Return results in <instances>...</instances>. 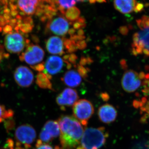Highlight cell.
I'll use <instances>...</instances> for the list:
<instances>
[{
  "instance_id": "cell-2",
  "label": "cell",
  "mask_w": 149,
  "mask_h": 149,
  "mask_svg": "<svg viewBox=\"0 0 149 149\" xmlns=\"http://www.w3.org/2000/svg\"><path fill=\"white\" fill-rule=\"evenodd\" d=\"M136 22L139 30L133 35L132 53L149 56V16L144 15Z\"/></svg>"
},
{
  "instance_id": "cell-34",
  "label": "cell",
  "mask_w": 149,
  "mask_h": 149,
  "mask_svg": "<svg viewBox=\"0 0 149 149\" xmlns=\"http://www.w3.org/2000/svg\"><path fill=\"white\" fill-rule=\"evenodd\" d=\"M119 32L123 35H125L128 33V29L125 27H120L119 29Z\"/></svg>"
},
{
  "instance_id": "cell-21",
  "label": "cell",
  "mask_w": 149,
  "mask_h": 149,
  "mask_svg": "<svg viewBox=\"0 0 149 149\" xmlns=\"http://www.w3.org/2000/svg\"><path fill=\"white\" fill-rule=\"evenodd\" d=\"M58 9L63 15L68 9L74 7L76 3V0H56Z\"/></svg>"
},
{
  "instance_id": "cell-26",
  "label": "cell",
  "mask_w": 149,
  "mask_h": 149,
  "mask_svg": "<svg viewBox=\"0 0 149 149\" xmlns=\"http://www.w3.org/2000/svg\"><path fill=\"white\" fill-rule=\"evenodd\" d=\"M77 59V56L75 54L73 53L65 55L63 56V61L67 64H73L74 65V66L75 65Z\"/></svg>"
},
{
  "instance_id": "cell-16",
  "label": "cell",
  "mask_w": 149,
  "mask_h": 149,
  "mask_svg": "<svg viewBox=\"0 0 149 149\" xmlns=\"http://www.w3.org/2000/svg\"><path fill=\"white\" fill-rule=\"evenodd\" d=\"M63 83L71 88L78 87L82 82V78L77 71L69 70L67 71L61 78Z\"/></svg>"
},
{
  "instance_id": "cell-35",
  "label": "cell",
  "mask_w": 149,
  "mask_h": 149,
  "mask_svg": "<svg viewBox=\"0 0 149 149\" xmlns=\"http://www.w3.org/2000/svg\"><path fill=\"white\" fill-rule=\"evenodd\" d=\"M13 149H27L25 148H23L21 145L19 144L18 143H16V145H15V147Z\"/></svg>"
},
{
  "instance_id": "cell-13",
  "label": "cell",
  "mask_w": 149,
  "mask_h": 149,
  "mask_svg": "<svg viewBox=\"0 0 149 149\" xmlns=\"http://www.w3.org/2000/svg\"><path fill=\"white\" fill-rule=\"evenodd\" d=\"M98 116L101 122L109 124L116 120L117 116V111L113 106L105 104L99 108Z\"/></svg>"
},
{
  "instance_id": "cell-24",
  "label": "cell",
  "mask_w": 149,
  "mask_h": 149,
  "mask_svg": "<svg viewBox=\"0 0 149 149\" xmlns=\"http://www.w3.org/2000/svg\"><path fill=\"white\" fill-rule=\"evenodd\" d=\"M134 106H139L141 107V110L144 112L146 113L147 115L149 118V98L148 99H145L142 100L140 103H134Z\"/></svg>"
},
{
  "instance_id": "cell-7",
  "label": "cell",
  "mask_w": 149,
  "mask_h": 149,
  "mask_svg": "<svg viewBox=\"0 0 149 149\" xmlns=\"http://www.w3.org/2000/svg\"><path fill=\"white\" fill-rule=\"evenodd\" d=\"M45 55V52L39 45L29 43L19 58L21 61L25 62L32 67L41 63Z\"/></svg>"
},
{
  "instance_id": "cell-11",
  "label": "cell",
  "mask_w": 149,
  "mask_h": 149,
  "mask_svg": "<svg viewBox=\"0 0 149 149\" xmlns=\"http://www.w3.org/2000/svg\"><path fill=\"white\" fill-rule=\"evenodd\" d=\"M78 98L77 91L71 88H67L57 96L56 101L61 109L64 111L67 107L73 105Z\"/></svg>"
},
{
  "instance_id": "cell-20",
  "label": "cell",
  "mask_w": 149,
  "mask_h": 149,
  "mask_svg": "<svg viewBox=\"0 0 149 149\" xmlns=\"http://www.w3.org/2000/svg\"><path fill=\"white\" fill-rule=\"evenodd\" d=\"M80 10L76 7H73L68 9L65 13V18L71 22H74L80 17Z\"/></svg>"
},
{
  "instance_id": "cell-23",
  "label": "cell",
  "mask_w": 149,
  "mask_h": 149,
  "mask_svg": "<svg viewBox=\"0 0 149 149\" xmlns=\"http://www.w3.org/2000/svg\"><path fill=\"white\" fill-rule=\"evenodd\" d=\"M63 40L64 48L68 53L72 54L78 50L75 42L70 39H67L65 37L63 38Z\"/></svg>"
},
{
  "instance_id": "cell-32",
  "label": "cell",
  "mask_w": 149,
  "mask_h": 149,
  "mask_svg": "<svg viewBox=\"0 0 149 149\" xmlns=\"http://www.w3.org/2000/svg\"><path fill=\"white\" fill-rule=\"evenodd\" d=\"M78 2H89L91 3H94L97 1L99 2H102L104 0H76Z\"/></svg>"
},
{
  "instance_id": "cell-18",
  "label": "cell",
  "mask_w": 149,
  "mask_h": 149,
  "mask_svg": "<svg viewBox=\"0 0 149 149\" xmlns=\"http://www.w3.org/2000/svg\"><path fill=\"white\" fill-rule=\"evenodd\" d=\"M37 2V0H19L18 5L25 13L31 14L35 11Z\"/></svg>"
},
{
  "instance_id": "cell-25",
  "label": "cell",
  "mask_w": 149,
  "mask_h": 149,
  "mask_svg": "<svg viewBox=\"0 0 149 149\" xmlns=\"http://www.w3.org/2000/svg\"><path fill=\"white\" fill-rule=\"evenodd\" d=\"M71 25L73 26V28L75 30L82 29L86 26V21L84 17H80L77 20L74 22H71Z\"/></svg>"
},
{
  "instance_id": "cell-8",
  "label": "cell",
  "mask_w": 149,
  "mask_h": 149,
  "mask_svg": "<svg viewBox=\"0 0 149 149\" xmlns=\"http://www.w3.org/2000/svg\"><path fill=\"white\" fill-rule=\"evenodd\" d=\"M17 143L23 146L24 148L29 149L36 138V132L31 125L24 124L19 126L15 131Z\"/></svg>"
},
{
  "instance_id": "cell-4",
  "label": "cell",
  "mask_w": 149,
  "mask_h": 149,
  "mask_svg": "<svg viewBox=\"0 0 149 149\" xmlns=\"http://www.w3.org/2000/svg\"><path fill=\"white\" fill-rule=\"evenodd\" d=\"M146 75L143 72L139 73L132 70H126L121 80L123 88L127 93L135 92L141 85H144Z\"/></svg>"
},
{
  "instance_id": "cell-22",
  "label": "cell",
  "mask_w": 149,
  "mask_h": 149,
  "mask_svg": "<svg viewBox=\"0 0 149 149\" xmlns=\"http://www.w3.org/2000/svg\"><path fill=\"white\" fill-rule=\"evenodd\" d=\"M14 112L12 110L7 109L3 105L0 104V123L13 117Z\"/></svg>"
},
{
  "instance_id": "cell-10",
  "label": "cell",
  "mask_w": 149,
  "mask_h": 149,
  "mask_svg": "<svg viewBox=\"0 0 149 149\" xmlns=\"http://www.w3.org/2000/svg\"><path fill=\"white\" fill-rule=\"evenodd\" d=\"M14 77L17 84L22 88L29 87L34 81V74L32 70L24 66H20L16 68Z\"/></svg>"
},
{
  "instance_id": "cell-37",
  "label": "cell",
  "mask_w": 149,
  "mask_h": 149,
  "mask_svg": "<svg viewBox=\"0 0 149 149\" xmlns=\"http://www.w3.org/2000/svg\"><path fill=\"white\" fill-rule=\"evenodd\" d=\"M54 149H62L61 148H60L58 146H56L55 148Z\"/></svg>"
},
{
  "instance_id": "cell-12",
  "label": "cell",
  "mask_w": 149,
  "mask_h": 149,
  "mask_svg": "<svg viewBox=\"0 0 149 149\" xmlns=\"http://www.w3.org/2000/svg\"><path fill=\"white\" fill-rule=\"evenodd\" d=\"M63 59L58 56H52L49 57L45 64L44 72L49 79L51 80L52 75L59 73L63 66Z\"/></svg>"
},
{
  "instance_id": "cell-27",
  "label": "cell",
  "mask_w": 149,
  "mask_h": 149,
  "mask_svg": "<svg viewBox=\"0 0 149 149\" xmlns=\"http://www.w3.org/2000/svg\"><path fill=\"white\" fill-rule=\"evenodd\" d=\"M40 141H42L43 143H50L54 139L49 133H47L45 130L43 129L40 132Z\"/></svg>"
},
{
  "instance_id": "cell-19",
  "label": "cell",
  "mask_w": 149,
  "mask_h": 149,
  "mask_svg": "<svg viewBox=\"0 0 149 149\" xmlns=\"http://www.w3.org/2000/svg\"><path fill=\"white\" fill-rule=\"evenodd\" d=\"M36 83L41 88L53 90L52 85L49 79L43 72H40L37 74Z\"/></svg>"
},
{
  "instance_id": "cell-17",
  "label": "cell",
  "mask_w": 149,
  "mask_h": 149,
  "mask_svg": "<svg viewBox=\"0 0 149 149\" xmlns=\"http://www.w3.org/2000/svg\"><path fill=\"white\" fill-rule=\"evenodd\" d=\"M43 129L45 130L53 139L60 135V130L58 123L56 120H48L45 123Z\"/></svg>"
},
{
  "instance_id": "cell-30",
  "label": "cell",
  "mask_w": 149,
  "mask_h": 149,
  "mask_svg": "<svg viewBox=\"0 0 149 149\" xmlns=\"http://www.w3.org/2000/svg\"><path fill=\"white\" fill-rule=\"evenodd\" d=\"M93 62V60L92 59L89 57H82L80 59V65H82V66H85L87 64H90Z\"/></svg>"
},
{
  "instance_id": "cell-31",
  "label": "cell",
  "mask_w": 149,
  "mask_h": 149,
  "mask_svg": "<svg viewBox=\"0 0 149 149\" xmlns=\"http://www.w3.org/2000/svg\"><path fill=\"white\" fill-rule=\"evenodd\" d=\"M75 42L78 49H84L87 47V43L85 40H79Z\"/></svg>"
},
{
  "instance_id": "cell-36",
  "label": "cell",
  "mask_w": 149,
  "mask_h": 149,
  "mask_svg": "<svg viewBox=\"0 0 149 149\" xmlns=\"http://www.w3.org/2000/svg\"><path fill=\"white\" fill-rule=\"evenodd\" d=\"M120 64L121 65V66L123 68H126V63H125V61L123 60L121 61L120 62Z\"/></svg>"
},
{
  "instance_id": "cell-33",
  "label": "cell",
  "mask_w": 149,
  "mask_h": 149,
  "mask_svg": "<svg viewBox=\"0 0 149 149\" xmlns=\"http://www.w3.org/2000/svg\"><path fill=\"white\" fill-rule=\"evenodd\" d=\"M101 97L102 99L105 101H107L108 100L109 98V95L107 93H102L101 94Z\"/></svg>"
},
{
  "instance_id": "cell-1",
  "label": "cell",
  "mask_w": 149,
  "mask_h": 149,
  "mask_svg": "<svg viewBox=\"0 0 149 149\" xmlns=\"http://www.w3.org/2000/svg\"><path fill=\"white\" fill-rule=\"evenodd\" d=\"M57 122L60 130V140L62 149L77 148L84 132L83 125L71 116H62Z\"/></svg>"
},
{
  "instance_id": "cell-28",
  "label": "cell",
  "mask_w": 149,
  "mask_h": 149,
  "mask_svg": "<svg viewBox=\"0 0 149 149\" xmlns=\"http://www.w3.org/2000/svg\"><path fill=\"white\" fill-rule=\"evenodd\" d=\"M74 67L77 68V72H78L80 76L83 78H86L88 77V73L90 71L89 68H86L85 67L78 64L77 65H74Z\"/></svg>"
},
{
  "instance_id": "cell-6",
  "label": "cell",
  "mask_w": 149,
  "mask_h": 149,
  "mask_svg": "<svg viewBox=\"0 0 149 149\" xmlns=\"http://www.w3.org/2000/svg\"><path fill=\"white\" fill-rule=\"evenodd\" d=\"M72 111L74 117L83 126L86 127L88 125L89 119L94 114V108L91 102L82 99L74 104Z\"/></svg>"
},
{
  "instance_id": "cell-15",
  "label": "cell",
  "mask_w": 149,
  "mask_h": 149,
  "mask_svg": "<svg viewBox=\"0 0 149 149\" xmlns=\"http://www.w3.org/2000/svg\"><path fill=\"white\" fill-rule=\"evenodd\" d=\"M138 3L136 0H113L115 8L123 14L136 12Z\"/></svg>"
},
{
  "instance_id": "cell-29",
  "label": "cell",
  "mask_w": 149,
  "mask_h": 149,
  "mask_svg": "<svg viewBox=\"0 0 149 149\" xmlns=\"http://www.w3.org/2000/svg\"><path fill=\"white\" fill-rule=\"evenodd\" d=\"M35 149H54L50 145L43 143L40 140H37Z\"/></svg>"
},
{
  "instance_id": "cell-3",
  "label": "cell",
  "mask_w": 149,
  "mask_h": 149,
  "mask_svg": "<svg viewBox=\"0 0 149 149\" xmlns=\"http://www.w3.org/2000/svg\"><path fill=\"white\" fill-rule=\"evenodd\" d=\"M109 133L104 127L86 129L80 141L81 149H100L106 142Z\"/></svg>"
},
{
  "instance_id": "cell-9",
  "label": "cell",
  "mask_w": 149,
  "mask_h": 149,
  "mask_svg": "<svg viewBox=\"0 0 149 149\" xmlns=\"http://www.w3.org/2000/svg\"><path fill=\"white\" fill-rule=\"evenodd\" d=\"M70 22L64 16H59L51 20L47 25V31L50 34L58 36H64L68 33Z\"/></svg>"
},
{
  "instance_id": "cell-14",
  "label": "cell",
  "mask_w": 149,
  "mask_h": 149,
  "mask_svg": "<svg viewBox=\"0 0 149 149\" xmlns=\"http://www.w3.org/2000/svg\"><path fill=\"white\" fill-rule=\"evenodd\" d=\"M46 49L48 52L55 55L62 56L65 54L63 39L57 36H52L47 40Z\"/></svg>"
},
{
  "instance_id": "cell-5",
  "label": "cell",
  "mask_w": 149,
  "mask_h": 149,
  "mask_svg": "<svg viewBox=\"0 0 149 149\" xmlns=\"http://www.w3.org/2000/svg\"><path fill=\"white\" fill-rule=\"evenodd\" d=\"M29 43L30 41L26 39L22 33L18 32L11 31L6 34L5 37V47L10 53H20Z\"/></svg>"
}]
</instances>
